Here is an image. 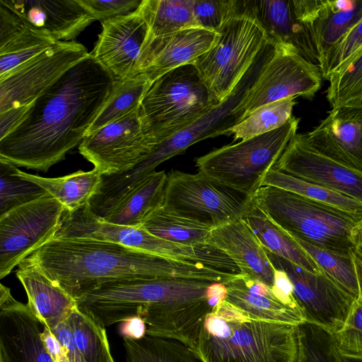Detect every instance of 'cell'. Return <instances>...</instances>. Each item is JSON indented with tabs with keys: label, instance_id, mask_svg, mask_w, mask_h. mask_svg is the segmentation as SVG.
Listing matches in <instances>:
<instances>
[{
	"label": "cell",
	"instance_id": "cell-5",
	"mask_svg": "<svg viewBox=\"0 0 362 362\" xmlns=\"http://www.w3.org/2000/svg\"><path fill=\"white\" fill-rule=\"evenodd\" d=\"M254 204L290 235L336 253L351 255L362 221L337 208L296 193L262 186L252 197Z\"/></svg>",
	"mask_w": 362,
	"mask_h": 362
},
{
	"label": "cell",
	"instance_id": "cell-32",
	"mask_svg": "<svg viewBox=\"0 0 362 362\" xmlns=\"http://www.w3.org/2000/svg\"><path fill=\"white\" fill-rule=\"evenodd\" d=\"M56 42L47 32L23 19L9 35L0 40V78Z\"/></svg>",
	"mask_w": 362,
	"mask_h": 362
},
{
	"label": "cell",
	"instance_id": "cell-30",
	"mask_svg": "<svg viewBox=\"0 0 362 362\" xmlns=\"http://www.w3.org/2000/svg\"><path fill=\"white\" fill-rule=\"evenodd\" d=\"M241 218L267 250L312 273L323 272L289 235L268 218L254 203Z\"/></svg>",
	"mask_w": 362,
	"mask_h": 362
},
{
	"label": "cell",
	"instance_id": "cell-6",
	"mask_svg": "<svg viewBox=\"0 0 362 362\" xmlns=\"http://www.w3.org/2000/svg\"><path fill=\"white\" fill-rule=\"evenodd\" d=\"M194 64L173 69L154 81L140 105L142 122L157 146L218 106Z\"/></svg>",
	"mask_w": 362,
	"mask_h": 362
},
{
	"label": "cell",
	"instance_id": "cell-29",
	"mask_svg": "<svg viewBox=\"0 0 362 362\" xmlns=\"http://www.w3.org/2000/svg\"><path fill=\"white\" fill-rule=\"evenodd\" d=\"M20 177L37 184L59 202L65 211H74L85 204L96 193L102 182V175L95 168L78 170L57 177H44L25 173L17 168Z\"/></svg>",
	"mask_w": 362,
	"mask_h": 362
},
{
	"label": "cell",
	"instance_id": "cell-47",
	"mask_svg": "<svg viewBox=\"0 0 362 362\" xmlns=\"http://www.w3.org/2000/svg\"><path fill=\"white\" fill-rule=\"evenodd\" d=\"M274 272V284L271 288L274 296L285 305L302 312L293 296V286L287 274L276 268Z\"/></svg>",
	"mask_w": 362,
	"mask_h": 362
},
{
	"label": "cell",
	"instance_id": "cell-51",
	"mask_svg": "<svg viewBox=\"0 0 362 362\" xmlns=\"http://www.w3.org/2000/svg\"><path fill=\"white\" fill-rule=\"evenodd\" d=\"M42 338L54 362H69L63 346L49 328L42 327Z\"/></svg>",
	"mask_w": 362,
	"mask_h": 362
},
{
	"label": "cell",
	"instance_id": "cell-38",
	"mask_svg": "<svg viewBox=\"0 0 362 362\" xmlns=\"http://www.w3.org/2000/svg\"><path fill=\"white\" fill-rule=\"evenodd\" d=\"M296 104V98L291 97L261 106L230 128L228 136L242 141L275 130L293 116Z\"/></svg>",
	"mask_w": 362,
	"mask_h": 362
},
{
	"label": "cell",
	"instance_id": "cell-40",
	"mask_svg": "<svg viewBox=\"0 0 362 362\" xmlns=\"http://www.w3.org/2000/svg\"><path fill=\"white\" fill-rule=\"evenodd\" d=\"M298 342L296 362H343L334 336L318 326L298 325Z\"/></svg>",
	"mask_w": 362,
	"mask_h": 362
},
{
	"label": "cell",
	"instance_id": "cell-31",
	"mask_svg": "<svg viewBox=\"0 0 362 362\" xmlns=\"http://www.w3.org/2000/svg\"><path fill=\"white\" fill-rule=\"evenodd\" d=\"M141 227L158 238L193 247L207 245L213 229L209 226L177 214L163 205L153 211Z\"/></svg>",
	"mask_w": 362,
	"mask_h": 362
},
{
	"label": "cell",
	"instance_id": "cell-43",
	"mask_svg": "<svg viewBox=\"0 0 362 362\" xmlns=\"http://www.w3.org/2000/svg\"><path fill=\"white\" fill-rule=\"evenodd\" d=\"M362 52V20L346 33L319 63L324 80L344 70Z\"/></svg>",
	"mask_w": 362,
	"mask_h": 362
},
{
	"label": "cell",
	"instance_id": "cell-20",
	"mask_svg": "<svg viewBox=\"0 0 362 362\" xmlns=\"http://www.w3.org/2000/svg\"><path fill=\"white\" fill-rule=\"evenodd\" d=\"M312 131L302 134L320 153L362 174V103L332 107Z\"/></svg>",
	"mask_w": 362,
	"mask_h": 362
},
{
	"label": "cell",
	"instance_id": "cell-18",
	"mask_svg": "<svg viewBox=\"0 0 362 362\" xmlns=\"http://www.w3.org/2000/svg\"><path fill=\"white\" fill-rule=\"evenodd\" d=\"M102 30L91 53L93 58L115 80L133 78L142 47L148 34V26L141 11L101 22Z\"/></svg>",
	"mask_w": 362,
	"mask_h": 362
},
{
	"label": "cell",
	"instance_id": "cell-28",
	"mask_svg": "<svg viewBox=\"0 0 362 362\" xmlns=\"http://www.w3.org/2000/svg\"><path fill=\"white\" fill-rule=\"evenodd\" d=\"M168 175L154 171L122 199L102 220L141 228L145 219L163 204Z\"/></svg>",
	"mask_w": 362,
	"mask_h": 362
},
{
	"label": "cell",
	"instance_id": "cell-4",
	"mask_svg": "<svg viewBox=\"0 0 362 362\" xmlns=\"http://www.w3.org/2000/svg\"><path fill=\"white\" fill-rule=\"evenodd\" d=\"M298 326L249 315L226 300L205 317L194 351L204 362H296Z\"/></svg>",
	"mask_w": 362,
	"mask_h": 362
},
{
	"label": "cell",
	"instance_id": "cell-34",
	"mask_svg": "<svg viewBox=\"0 0 362 362\" xmlns=\"http://www.w3.org/2000/svg\"><path fill=\"white\" fill-rule=\"evenodd\" d=\"M151 83L143 74L126 80H115L105 104L86 136L138 109Z\"/></svg>",
	"mask_w": 362,
	"mask_h": 362
},
{
	"label": "cell",
	"instance_id": "cell-53",
	"mask_svg": "<svg viewBox=\"0 0 362 362\" xmlns=\"http://www.w3.org/2000/svg\"><path fill=\"white\" fill-rule=\"evenodd\" d=\"M343 362H362V356H349L340 354Z\"/></svg>",
	"mask_w": 362,
	"mask_h": 362
},
{
	"label": "cell",
	"instance_id": "cell-25",
	"mask_svg": "<svg viewBox=\"0 0 362 362\" xmlns=\"http://www.w3.org/2000/svg\"><path fill=\"white\" fill-rule=\"evenodd\" d=\"M16 272L27 295V304L42 327L54 328L69 318L75 300L40 269L23 259Z\"/></svg>",
	"mask_w": 362,
	"mask_h": 362
},
{
	"label": "cell",
	"instance_id": "cell-27",
	"mask_svg": "<svg viewBox=\"0 0 362 362\" xmlns=\"http://www.w3.org/2000/svg\"><path fill=\"white\" fill-rule=\"evenodd\" d=\"M362 20V0H318L311 23L318 64L329 51Z\"/></svg>",
	"mask_w": 362,
	"mask_h": 362
},
{
	"label": "cell",
	"instance_id": "cell-12",
	"mask_svg": "<svg viewBox=\"0 0 362 362\" xmlns=\"http://www.w3.org/2000/svg\"><path fill=\"white\" fill-rule=\"evenodd\" d=\"M64 212L49 194L0 216V279L54 238Z\"/></svg>",
	"mask_w": 362,
	"mask_h": 362
},
{
	"label": "cell",
	"instance_id": "cell-3",
	"mask_svg": "<svg viewBox=\"0 0 362 362\" xmlns=\"http://www.w3.org/2000/svg\"><path fill=\"white\" fill-rule=\"evenodd\" d=\"M211 281L197 279H133L103 284L75 298L76 306L107 327L134 316L146 335L173 339L193 351L206 315L214 308Z\"/></svg>",
	"mask_w": 362,
	"mask_h": 362
},
{
	"label": "cell",
	"instance_id": "cell-42",
	"mask_svg": "<svg viewBox=\"0 0 362 362\" xmlns=\"http://www.w3.org/2000/svg\"><path fill=\"white\" fill-rule=\"evenodd\" d=\"M326 90L331 107L362 103V52L342 71L332 76Z\"/></svg>",
	"mask_w": 362,
	"mask_h": 362
},
{
	"label": "cell",
	"instance_id": "cell-19",
	"mask_svg": "<svg viewBox=\"0 0 362 362\" xmlns=\"http://www.w3.org/2000/svg\"><path fill=\"white\" fill-rule=\"evenodd\" d=\"M0 286V362H54L42 338L40 322L28 304Z\"/></svg>",
	"mask_w": 362,
	"mask_h": 362
},
{
	"label": "cell",
	"instance_id": "cell-14",
	"mask_svg": "<svg viewBox=\"0 0 362 362\" xmlns=\"http://www.w3.org/2000/svg\"><path fill=\"white\" fill-rule=\"evenodd\" d=\"M156 146L146 132L139 107L86 136L78 151L102 175H110L132 169Z\"/></svg>",
	"mask_w": 362,
	"mask_h": 362
},
{
	"label": "cell",
	"instance_id": "cell-2",
	"mask_svg": "<svg viewBox=\"0 0 362 362\" xmlns=\"http://www.w3.org/2000/svg\"><path fill=\"white\" fill-rule=\"evenodd\" d=\"M74 299L103 284L133 279L219 282L223 272L199 262L160 257L91 238H54L26 258Z\"/></svg>",
	"mask_w": 362,
	"mask_h": 362
},
{
	"label": "cell",
	"instance_id": "cell-21",
	"mask_svg": "<svg viewBox=\"0 0 362 362\" xmlns=\"http://www.w3.org/2000/svg\"><path fill=\"white\" fill-rule=\"evenodd\" d=\"M218 33L191 28L166 35L147 38L138 62V73L152 83L180 66L193 64L215 43Z\"/></svg>",
	"mask_w": 362,
	"mask_h": 362
},
{
	"label": "cell",
	"instance_id": "cell-52",
	"mask_svg": "<svg viewBox=\"0 0 362 362\" xmlns=\"http://www.w3.org/2000/svg\"><path fill=\"white\" fill-rule=\"evenodd\" d=\"M352 256L358 278L359 288L358 297L362 298V246L356 245L352 251Z\"/></svg>",
	"mask_w": 362,
	"mask_h": 362
},
{
	"label": "cell",
	"instance_id": "cell-9",
	"mask_svg": "<svg viewBox=\"0 0 362 362\" xmlns=\"http://www.w3.org/2000/svg\"><path fill=\"white\" fill-rule=\"evenodd\" d=\"M54 238L104 240L160 257L199 262L216 268L221 265L224 257L218 250L207 245L193 247L177 244L158 238L142 227L105 221L95 216L87 204L72 212L64 211Z\"/></svg>",
	"mask_w": 362,
	"mask_h": 362
},
{
	"label": "cell",
	"instance_id": "cell-1",
	"mask_svg": "<svg viewBox=\"0 0 362 362\" xmlns=\"http://www.w3.org/2000/svg\"><path fill=\"white\" fill-rule=\"evenodd\" d=\"M115 81L89 54L39 95L21 124L0 139V160L47 172L81 144Z\"/></svg>",
	"mask_w": 362,
	"mask_h": 362
},
{
	"label": "cell",
	"instance_id": "cell-48",
	"mask_svg": "<svg viewBox=\"0 0 362 362\" xmlns=\"http://www.w3.org/2000/svg\"><path fill=\"white\" fill-rule=\"evenodd\" d=\"M50 330L63 346L69 362H86L75 343L71 329L66 321Z\"/></svg>",
	"mask_w": 362,
	"mask_h": 362
},
{
	"label": "cell",
	"instance_id": "cell-50",
	"mask_svg": "<svg viewBox=\"0 0 362 362\" xmlns=\"http://www.w3.org/2000/svg\"><path fill=\"white\" fill-rule=\"evenodd\" d=\"M119 332L123 337L141 339L146 335V325L139 316H134L120 322Z\"/></svg>",
	"mask_w": 362,
	"mask_h": 362
},
{
	"label": "cell",
	"instance_id": "cell-15",
	"mask_svg": "<svg viewBox=\"0 0 362 362\" xmlns=\"http://www.w3.org/2000/svg\"><path fill=\"white\" fill-rule=\"evenodd\" d=\"M89 54L74 40L59 41L0 78V113L32 103Z\"/></svg>",
	"mask_w": 362,
	"mask_h": 362
},
{
	"label": "cell",
	"instance_id": "cell-33",
	"mask_svg": "<svg viewBox=\"0 0 362 362\" xmlns=\"http://www.w3.org/2000/svg\"><path fill=\"white\" fill-rule=\"evenodd\" d=\"M148 26V36L201 28L192 11V0H142L139 6Z\"/></svg>",
	"mask_w": 362,
	"mask_h": 362
},
{
	"label": "cell",
	"instance_id": "cell-37",
	"mask_svg": "<svg viewBox=\"0 0 362 362\" xmlns=\"http://www.w3.org/2000/svg\"><path fill=\"white\" fill-rule=\"evenodd\" d=\"M66 322L86 362H115L105 327L76 305Z\"/></svg>",
	"mask_w": 362,
	"mask_h": 362
},
{
	"label": "cell",
	"instance_id": "cell-8",
	"mask_svg": "<svg viewBox=\"0 0 362 362\" xmlns=\"http://www.w3.org/2000/svg\"><path fill=\"white\" fill-rule=\"evenodd\" d=\"M270 43L264 29L240 8V1L238 13L225 24L213 46L193 64L221 103L233 93Z\"/></svg>",
	"mask_w": 362,
	"mask_h": 362
},
{
	"label": "cell",
	"instance_id": "cell-23",
	"mask_svg": "<svg viewBox=\"0 0 362 362\" xmlns=\"http://www.w3.org/2000/svg\"><path fill=\"white\" fill-rule=\"evenodd\" d=\"M57 42L73 41L95 18L78 0H0Z\"/></svg>",
	"mask_w": 362,
	"mask_h": 362
},
{
	"label": "cell",
	"instance_id": "cell-16",
	"mask_svg": "<svg viewBox=\"0 0 362 362\" xmlns=\"http://www.w3.org/2000/svg\"><path fill=\"white\" fill-rule=\"evenodd\" d=\"M269 53L264 51L233 93L202 118L156 146L142 164L149 172L169 158L182 153L192 144L208 138L228 136L230 128L242 119L243 98L255 81Z\"/></svg>",
	"mask_w": 362,
	"mask_h": 362
},
{
	"label": "cell",
	"instance_id": "cell-11",
	"mask_svg": "<svg viewBox=\"0 0 362 362\" xmlns=\"http://www.w3.org/2000/svg\"><path fill=\"white\" fill-rule=\"evenodd\" d=\"M273 46L243 98L241 120L258 107L284 98L312 100L322 87L324 78L319 64L307 61L291 47Z\"/></svg>",
	"mask_w": 362,
	"mask_h": 362
},
{
	"label": "cell",
	"instance_id": "cell-54",
	"mask_svg": "<svg viewBox=\"0 0 362 362\" xmlns=\"http://www.w3.org/2000/svg\"><path fill=\"white\" fill-rule=\"evenodd\" d=\"M356 245L362 246V223L358 226L355 233Z\"/></svg>",
	"mask_w": 362,
	"mask_h": 362
},
{
	"label": "cell",
	"instance_id": "cell-36",
	"mask_svg": "<svg viewBox=\"0 0 362 362\" xmlns=\"http://www.w3.org/2000/svg\"><path fill=\"white\" fill-rule=\"evenodd\" d=\"M262 186L289 191L340 209L362 221V202L295 177L275 168L267 173Z\"/></svg>",
	"mask_w": 362,
	"mask_h": 362
},
{
	"label": "cell",
	"instance_id": "cell-39",
	"mask_svg": "<svg viewBox=\"0 0 362 362\" xmlns=\"http://www.w3.org/2000/svg\"><path fill=\"white\" fill-rule=\"evenodd\" d=\"M288 235L323 272L355 298H358V278L352 255L336 253L295 235Z\"/></svg>",
	"mask_w": 362,
	"mask_h": 362
},
{
	"label": "cell",
	"instance_id": "cell-13",
	"mask_svg": "<svg viewBox=\"0 0 362 362\" xmlns=\"http://www.w3.org/2000/svg\"><path fill=\"white\" fill-rule=\"evenodd\" d=\"M273 267L288 276L305 322L331 334L344 326L357 299L325 272L312 273L264 249Z\"/></svg>",
	"mask_w": 362,
	"mask_h": 362
},
{
	"label": "cell",
	"instance_id": "cell-22",
	"mask_svg": "<svg viewBox=\"0 0 362 362\" xmlns=\"http://www.w3.org/2000/svg\"><path fill=\"white\" fill-rule=\"evenodd\" d=\"M295 0L240 1L266 31L271 43L293 48L307 61L318 64L311 25L305 21Z\"/></svg>",
	"mask_w": 362,
	"mask_h": 362
},
{
	"label": "cell",
	"instance_id": "cell-10",
	"mask_svg": "<svg viewBox=\"0 0 362 362\" xmlns=\"http://www.w3.org/2000/svg\"><path fill=\"white\" fill-rule=\"evenodd\" d=\"M252 204V198L202 173L173 170L168 175L163 205L214 229L240 219Z\"/></svg>",
	"mask_w": 362,
	"mask_h": 362
},
{
	"label": "cell",
	"instance_id": "cell-44",
	"mask_svg": "<svg viewBox=\"0 0 362 362\" xmlns=\"http://www.w3.org/2000/svg\"><path fill=\"white\" fill-rule=\"evenodd\" d=\"M240 1L192 0L194 16L201 28L218 33L238 13Z\"/></svg>",
	"mask_w": 362,
	"mask_h": 362
},
{
	"label": "cell",
	"instance_id": "cell-41",
	"mask_svg": "<svg viewBox=\"0 0 362 362\" xmlns=\"http://www.w3.org/2000/svg\"><path fill=\"white\" fill-rule=\"evenodd\" d=\"M17 168L0 160V216L47 194L37 184L18 176Z\"/></svg>",
	"mask_w": 362,
	"mask_h": 362
},
{
	"label": "cell",
	"instance_id": "cell-17",
	"mask_svg": "<svg viewBox=\"0 0 362 362\" xmlns=\"http://www.w3.org/2000/svg\"><path fill=\"white\" fill-rule=\"evenodd\" d=\"M274 168L362 202V174L315 150L302 134L292 137Z\"/></svg>",
	"mask_w": 362,
	"mask_h": 362
},
{
	"label": "cell",
	"instance_id": "cell-7",
	"mask_svg": "<svg viewBox=\"0 0 362 362\" xmlns=\"http://www.w3.org/2000/svg\"><path fill=\"white\" fill-rule=\"evenodd\" d=\"M299 121V118L292 116L275 130L223 146L197 158L198 172L252 198L297 134Z\"/></svg>",
	"mask_w": 362,
	"mask_h": 362
},
{
	"label": "cell",
	"instance_id": "cell-26",
	"mask_svg": "<svg viewBox=\"0 0 362 362\" xmlns=\"http://www.w3.org/2000/svg\"><path fill=\"white\" fill-rule=\"evenodd\" d=\"M228 303L256 318L298 326L305 322L302 312L279 300L264 282L241 273L226 284Z\"/></svg>",
	"mask_w": 362,
	"mask_h": 362
},
{
	"label": "cell",
	"instance_id": "cell-35",
	"mask_svg": "<svg viewBox=\"0 0 362 362\" xmlns=\"http://www.w3.org/2000/svg\"><path fill=\"white\" fill-rule=\"evenodd\" d=\"M123 346L127 362H204L191 348L173 339L123 337Z\"/></svg>",
	"mask_w": 362,
	"mask_h": 362
},
{
	"label": "cell",
	"instance_id": "cell-46",
	"mask_svg": "<svg viewBox=\"0 0 362 362\" xmlns=\"http://www.w3.org/2000/svg\"><path fill=\"white\" fill-rule=\"evenodd\" d=\"M95 18L101 22L124 16L136 10L142 0H78Z\"/></svg>",
	"mask_w": 362,
	"mask_h": 362
},
{
	"label": "cell",
	"instance_id": "cell-45",
	"mask_svg": "<svg viewBox=\"0 0 362 362\" xmlns=\"http://www.w3.org/2000/svg\"><path fill=\"white\" fill-rule=\"evenodd\" d=\"M333 336L340 354L362 356V298L356 300L344 327Z\"/></svg>",
	"mask_w": 362,
	"mask_h": 362
},
{
	"label": "cell",
	"instance_id": "cell-24",
	"mask_svg": "<svg viewBox=\"0 0 362 362\" xmlns=\"http://www.w3.org/2000/svg\"><path fill=\"white\" fill-rule=\"evenodd\" d=\"M206 244L229 257L242 274L273 286L274 267L264 248L242 218L212 229Z\"/></svg>",
	"mask_w": 362,
	"mask_h": 362
},
{
	"label": "cell",
	"instance_id": "cell-49",
	"mask_svg": "<svg viewBox=\"0 0 362 362\" xmlns=\"http://www.w3.org/2000/svg\"><path fill=\"white\" fill-rule=\"evenodd\" d=\"M31 104L9 109L0 113V139L7 136L21 124Z\"/></svg>",
	"mask_w": 362,
	"mask_h": 362
}]
</instances>
